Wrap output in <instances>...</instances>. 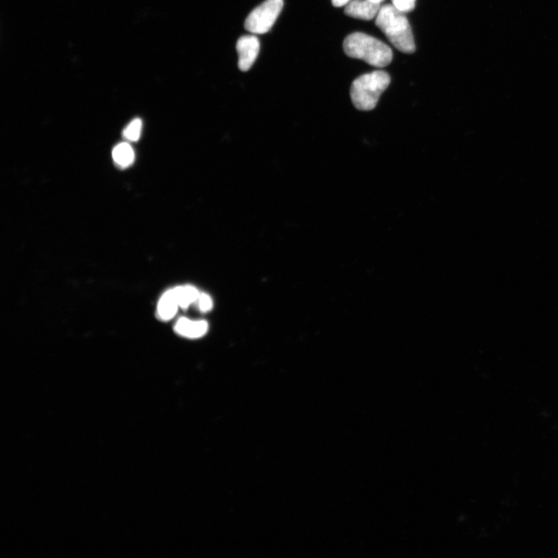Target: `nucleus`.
I'll list each match as a JSON object with an SVG mask.
<instances>
[{
	"label": "nucleus",
	"mask_w": 558,
	"mask_h": 558,
	"mask_svg": "<svg viewBox=\"0 0 558 558\" xmlns=\"http://www.w3.org/2000/svg\"><path fill=\"white\" fill-rule=\"evenodd\" d=\"M376 24L398 51L407 54L416 51L414 34L407 18L394 6L385 5L380 9Z\"/></svg>",
	"instance_id": "1"
},
{
	"label": "nucleus",
	"mask_w": 558,
	"mask_h": 558,
	"mask_svg": "<svg viewBox=\"0 0 558 558\" xmlns=\"http://www.w3.org/2000/svg\"><path fill=\"white\" fill-rule=\"evenodd\" d=\"M200 310L202 312L210 311L213 308V301L210 296L207 294H200L197 300Z\"/></svg>",
	"instance_id": "13"
},
{
	"label": "nucleus",
	"mask_w": 558,
	"mask_h": 558,
	"mask_svg": "<svg viewBox=\"0 0 558 558\" xmlns=\"http://www.w3.org/2000/svg\"><path fill=\"white\" fill-rule=\"evenodd\" d=\"M390 82L389 75L384 71L367 73L355 79L351 88L354 106L363 111L375 109L380 96L388 88Z\"/></svg>",
	"instance_id": "3"
},
{
	"label": "nucleus",
	"mask_w": 558,
	"mask_h": 558,
	"mask_svg": "<svg viewBox=\"0 0 558 558\" xmlns=\"http://www.w3.org/2000/svg\"><path fill=\"white\" fill-rule=\"evenodd\" d=\"M180 305L178 304L174 290L165 292L158 304V316L162 321H167L176 314Z\"/></svg>",
	"instance_id": "8"
},
{
	"label": "nucleus",
	"mask_w": 558,
	"mask_h": 558,
	"mask_svg": "<svg viewBox=\"0 0 558 558\" xmlns=\"http://www.w3.org/2000/svg\"><path fill=\"white\" fill-rule=\"evenodd\" d=\"M112 155L114 162L122 169L131 167L135 159L132 147L127 142L116 145L113 150Z\"/></svg>",
	"instance_id": "9"
},
{
	"label": "nucleus",
	"mask_w": 558,
	"mask_h": 558,
	"mask_svg": "<svg viewBox=\"0 0 558 558\" xmlns=\"http://www.w3.org/2000/svg\"><path fill=\"white\" fill-rule=\"evenodd\" d=\"M142 121L140 119H134L129 124L122 132V136L129 142H138L142 135Z\"/></svg>",
	"instance_id": "11"
},
{
	"label": "nucleus",
	"mask_w": 558,
	"mask_h": 558,
	"mask_svg": "<svg viewBox=\"0 0 558 558\" xmlns=\"http://www.w3.org/2000/svg\"><path fill=\"white\" fill-rule=\"evenodd\" d=\"M283 0H266L248 15L244 23L245 29L255 34L268 32L283 10Z\"/></svg>",
	"instance_id": "4"
},
{
	"label": "nucleus",
	"mask_w": 558,
	"mask_h": 558,
	"mask_svg": "<svg viewBox=\"0 0 558 558\" xmlns=\"http://www.w3.org/2000/svg\"><path fill=\"white\" fill-rule=\"evenodd\" d=\"M238 67L242 72H248L259 56L260 41L255 35H245L237 43Z\"/></svg>",
	"instance_id": "5"
},
{
	"label": "nucleus",
	"mask_w": 558,
	"mask_h": 558,
	"mask_svg": "<svg viewBox=\"0 0 558 558\" xmlns=\"http://www.w3.org/2000/svg\"><path fill=\"white\" fill-rule=\"evenodd\" d=\"M371 1L381 3L383 1H384V0H371Z\"/></svg>",
	"instance_id": "15"
},
{
	"label": "nucleus",
	"mask_w": 558,
	"mask_h": 558,
	"mask_svg": "<svg viewBox=\"0 0 558 558\" xmlns=\"http://www.w3.org/2000/svg\"><path fill=\"white\" fill-rule=\"evenodd\" d=\"M392 6L402 13H409L415 8L416 0H391Z\"/></svg>",
	"instance_id": "12"
},
{
	"label": "nucleus",
	"mask_w": 558,
	"mask_h": 558,
	"mask_svg": "<svg viewBox=\"0 0 558 558\" xmlns=\"http://www.w3.org/2000/svg\"><path fill=\"white\" fill-rule=\"evenodd\" d=\"M380 9V3L371 0H352L346 6L345 13L356 19L371 21L377 17Z\"/></svg>",
	"instance_id": "6"
},
{
	"label": "nucleus",
	"mask_w": 558,
	"mask_h": 558,
	"mask_svg": "<svg viewBox=\"0 0 558 558\" xmlns=\"http://www.w3.org/2000/svg\"><path fill=\"white\" fill-rule=\"evenodd\" d=\"M207 330L208 323L206 321H193L184 317L180 319L175 326V331L178 334L189 339H199L204 336Z\"/></svg>",
	"instance_id": "7"
},
{
	"label": "nucleus",
	"mask_w": 558,
	"mask_h": 558,
	"mask_svg": "<svg viewBox=\"0 0 558 558\" xmlns=\"http://www.w3.org/2000/svg\"><path fill=\"white\" fill-rule=\"evenodd\" d=\"M175 296L182 309H186L190 305L197 301L200 293L197 289L191 286H184L173 289Z\"/></svg>",
	"instance_id": "10"
},
{
	"label": "nucleus",
	"mask_w": 558,
	"mask_h": 558,
	"mask_svg": "<svg viewBox=\"0 0 558 558\" xmlns=\"http://www.w3.org/2000/svg\"><path fill=\"white\" fill-rule=\"evenodd\" d=\"M343 48L348 57L363 60L376 67L387 66L392 60V52L387 45L363 33L348 35Z\"/></svg>",
	"instance_id": "2"
},
{
	"label": "nucleus",
	"mask_w": 558,
	"mask_h": 558,
	"mask_svg": "<svg viewBox=\"0 0 558 558\" xmlns=\"http://www.w3.org/2000/svg\"><path fill=\"white\" fill-rule=\"evenodd\" d=\"M352 0H332V4L335 8H341L345 7Z\"/></svg>",
	"instance_id": "14"
}]
</instances>
